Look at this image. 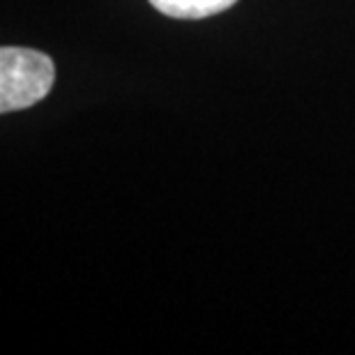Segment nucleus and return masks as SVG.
<instances>
[{"mask_svg": "<svg viewBox=\"0 0 355 355\" xmlns=\"http://www.w3.org/2000/svg\"><path fill=\"white\" fill-rule=\"evenodd\" d=\"M55 79L53 60L35 49L0 51V111H21L49 95Z\"/></svg>", "mask_w": 355, "mask_h": 355, "instance_id": "nucleus-1", "label": "nucleus"}, {"mask_svg": "<svg viewBox=\"0 0 355 355\" xmlns=\"http://www.w3.org/2000/svg\"><path fill=\"white\" fill-rule=\"evenodd\" d=\"M238 0H150V5L164 17L173 19H205L236 5Z\"/></svg>", "mask_w": 355, "mask_h": 355, "instance_id": "nucleus-2", "label": "nucleus"}]
</instances>
